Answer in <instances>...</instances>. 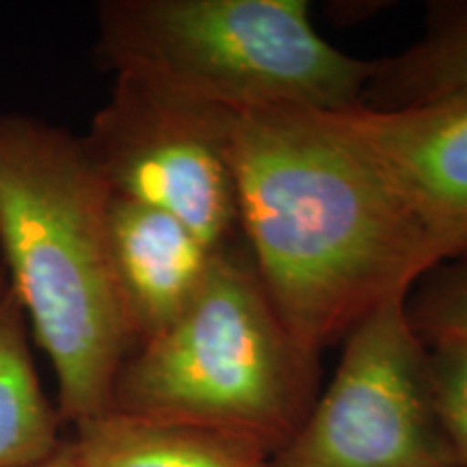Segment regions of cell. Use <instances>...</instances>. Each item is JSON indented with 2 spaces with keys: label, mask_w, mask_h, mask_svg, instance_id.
Listing matches in <instances>:
<instances>
[{
  "label": "cell",
  "mask_w": 467,
  "mask_h": 467,
  "mask_svg": "<svg viewBox=\"0 0 467 467\" xmlns=\"http://www.w3.org/2000/svg\"><path fill=\"white\" fill-rule=\"evenodd\" d=\"M234 162L244 249L279 318L312 353L437 268L342 110L238 115Z\"/></svg>",
  "instance_id": "1"
},
{
  "label": "cell",
  "mask_w": 467,
  "mask_h": 467,
  "mask_svg": "<svg viewBox=\"0 0 467 467\" xmlns=\"http://www.w3.org/2000/svg\"><path fill=\"white\" fill-rule=\"evenodd\" d=\"M109 192L80 137L31 115L0 113V254L72 424L113 411L134 350L107 232Z\"/></svg>",
  "instance_id": "2"
},
{
  "label": "cell",
  "mask_w": 467,
  "mask_h": 467,
  "mask_svg": "<svg viewBox=\"0 0 467 467\" xmlns=\"http://www.w3.org/2000/svg\"><path fill=\"white\" fill-rule=\"evenodd\" d=\"M98 58L234 115L358 107L375 61L337 50L306 0H109Z\"/></svg>",
  "instance_id": "3"
},
{
  "label": "cell",
  "mask_w": 467,
  "mask_h": 467,
  "mask_svg": "<svg viewBox=\"0 0 467 467\" xmlns=\"http://www.w3.org/2000/svg\"><path fill=\"white\" fill-rule=\"evenodd\" d=\"M318 381L320 355L295 340L236 244L182 317L132 350L113 409L232 431L275 454L306 422Z\"/></svg>",
  "instance_id": "4"
},
{
  "label": "cell",
  "mask_w": 467,
  "mask_h": 467,
  "mask_svg": "<svg viewBox=\"0 0 467 467\" xmlns=\"http://www.w3.org/2000/svg\"><path fill=\"white\" fill-rule=\"evenodd\" d=\"M238 115L115 74L80 145L110 195L159 208L210 247L243 244L234 132Z\"/></svg>",
  "instance_id": "5"
},
{
  "label": "cell",
  "mask_w": 467,
  "mask_h": 467,
  "mask_svg": "<svg viewBox=\"0 0 467 467\" xmlns=\"http://www.w3.org/2000/svg\"><path fill=\"white\" fill-rule=\"evenodd\" d=\"M407 296H389L344 337L334 381L268 467H461Z\"/></svg>",
  "instance_id": "6"
},
{
  "label": "cell",
  "mask_w": 467,
  "mask_h": 467,
  "mask_svg": "<svg viewBox=\"0 0 467 467\" xmlns=\"http://www.w3.org/2000/svg\"><path fill=\"white\" fill-rule=\"evenodd\" d=\"M342 115L388 171L437 266L467 255V100Z\"/></svg>",
  "instance_id": "7"
},
{
  "label": "cell",
  "mask_w": 467,
  "mask_h": 467,
  "mask_svg": "<svg viewBox=\"0 0 467 467\" xmlns=\"http://www.w3.org/2000/svg\"><path fill=\"white\" fill-rule=\"evenodd\" d=\"M107 232L117 290L137 348L191 307L223 249L210 247L171 214L110 192Z\"/></svg>",
  "instance_id": "8"
},
{
  "label": "cell",
  "mask_w": 467,
  "mask_h": 467,
  "mask_svg": "<svg viewBox=\"0 0 467 467\" xmlns=\"http://www.w3.org/2000/svg\"><path fill=\"white\" fill-rule=\"evenodd\" d=\"M76 431L80 467H268L273 457L254 437L117 409Z\"/></svg>",
  "instance_id": "9"
},
{
  "label": "cell",
  "mask_w": 467,
  "mask_h": 467,
  "mask_svg": "<svg viewBox=\"0 0 467 467\" xmlns=\"http://www.w3.org/2000/svg\"><path fill=\"white\" fill-rule=\"evenodd\" d=\"M457 100H467V0L433 5L418 42L377 58L358 107L399 110Z\"/></svg>",
  "instance_id": "10"
},
{
  "label": "cell",
  "mask_w": 467,
  "mask_h": 467,
  "mask_svg": "<svg viewBox=\"0 0 467 467\" xmlns=\"http://www.w3.org/2000/svg\"><path fill=\"white\" fill-rule=\"evenodd\" d=\"M25 309L5 288L0 295V467H35L58 452L57 409L39 385Z\"/></svg>",
  "instance_id": "11"
},
{
  "label": "cell",
  "mask_w": 467,
  "mask_h": 467,
  "mask_svg": "<svg viewBox=\"0 0 467 467\" xmlns=\"http://www.w3.org/2000/svg\"><path fill=\"white\" fill-rule=\"evenodd\" d=\"M407 314L424 344L467 334V255L440 265L407 296Z\"/></svg>",
  "instance_id": "12"
},
{
  "label": "cell",
  "mask_w": 467,
  "mask_h": 467,
  "mask_svg": "<svg viewBox=\"0 0 467 467\" xmlns=\"http://www.w3.org/2000/svg\"><path fill=\"white\" fill-rule=\"evenodd\" d=\"M429 377L441 426L461 467H467V334L426 344Z\"/></svg>",
  "instance_id": "13"
},
{
  "label": "cell",
  "mask_w": 467,
  "mask_h": 467,
  "mask_svg": "<svg viewBox=\"0 0 467 467\" xmlns=\"http://www.w3.org/2000/svg\"><path fill=\"white\" fill-rule=\"evenodd\" d=\"M35 467H80V465H78V459H76L72 441L69 443L66 441L61 448H58V452L55 454V457L44 461V463H39Z\"/></svg>",
  "instance_id": "14"
},
{
  "label": "cell",
  "mask_w": 467,
  "mask_h": 467,
  "mask_svg": "<svg viewBox=\"0 0 467 467\" xmlns=\"http://www.w3.org/2000/svg\"><path fill=\"white\" fill-rule=\"evenodd\" d=\"M9 285V279H7V268H5V260H3V254H0V295H3V290Z\"/></svg>",
  "instance_id": "15"
}]
</instances>
